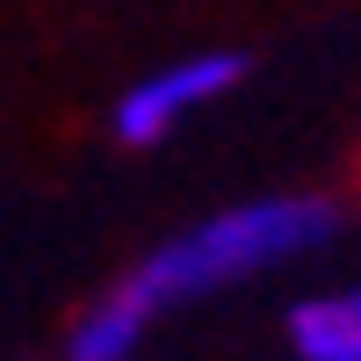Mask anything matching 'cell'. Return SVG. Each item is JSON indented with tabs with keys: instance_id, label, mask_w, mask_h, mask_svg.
Here are the masks:
<instances>
[{
	"instance_id": "obj_1",
	"label": "cell",
	"mask_w": 361,
	"mask_h": 361,
	"mask_svg": "<svg viewBox=\"0 0 361 361\" xmlns=\"http://www.w3.org/2000/svg\"><path fill=\"white\" fill-rule=\"evenodd\" d=\"M333 202L325 195H246V202H224L195 217L188 231H173L159 253H145L123 289L137 296L145 318H159L173 304H195V296H217V289H238L267 275V267H289L318 253L333 238Z\"/></svg>"
},
{
	"instance_id": "obj_2",
	"label": "cell",
	"mask_w": 361,
	"mask_h": 361,
	"mask_svg": "<svg viewBox=\"0 0 361 361\" xmlns=\"http://www.w3.org/2000/svg\"><path fill=\"white\" fill-rule=\"evenodd\" d=\"M238 80H246V58L238 51H188V58H173V66L145 73L137 87H123L109 123H116V137H123L130 152H145V145H159L173 123H188L195 109L224 102Z\"/></svg>"
},
{
	"instance_id": "obj_3",
	"label": "cell",
	"mask_w": 361,
	"mask_h": 361,
	"mask_svg": "<svg viewBox=\"0 0 361 361\" xmlns=\"http://www.w3.org/2000/svg\"><path fill=\"white\" fill-rule=\"evenodd\" d=\"M289 347L296 361H361V282L289 304Z\"/></svg>"
},
{
	"instance_id": "obj_4",
	"label": "cell",
	"mask_w": 361,
	"mask_h": 361,
	"mask_svg": "<svg viewBox=\"0 0 361 361\" xmlns=\"http://www.w3.org/2000/svg\"><path fill=\"white\" fill-rule=\"evenodd\" d=\"M145 333H152V318L137 311V296L123 282H109L94 304H87L73 318V333H66V361H130L145 347Z\"/></svg>"
}]
</instances>
